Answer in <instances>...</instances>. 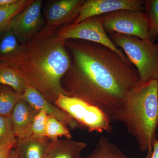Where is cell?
Returning <instances> with one entry per match:
<instances>
[{
	"instance_id": "cell-23",
	"label": "cell",
	"mask_w": 158,
	"mask_h": 158,
	"mask_svg": "<svg viewBox=\"0 0 158 158\" xmlns=\"http://www.w3.org/2000/svg\"><path fill=\"white\" fill-rule=\"evenodd\" d=\"M16 140L10 117L0 116V145L9 142H15Z\"/></svg>"
},
{
	"instance_id": "cell-10",
	"label": "cell",
	"mask_w": 158,
	"mask_h": 158,
	"mask_svg": "<svg viewBox=\"0 0 158 158\" xmlns=\"http://www.w3.org/2000/svg\"><path fill=\"white\" fill-rule=\"evenodd\" d=\"M85 0H57L48 3L44 10L47 26L57 28L76 19Z\"/></svg>"
},
{
	"instance_id": "cell-14",
	"label": "cell",
	"mask_w": 158,
	"mask_h": 158,
	"mask_svg": "<svg viewBox=\"0 0 158 158\" xmlns=\"http://www.w3.org/2000/svg\"><path fill=\"white\" fill-rule=\"evenodd\" d=\"M50 141L47 138L16 139L13 149L19 158H44Z\"/></svg>"
},
{
	"instance_id": "cell-26",
	"label": "cell",
	"mask_w": 158,
	"mask_h": 158,
	"mask_svg": "<svg viewBox=\"0 0 158 158\" xmlns=\"http://www.w3.org/2000/svg\"><path fill=\"white\" fill-rule=\"evenodd\" d=\"M150 158H158V139L155 141L152 147V152Z\"/></svg>"
},
{
	"instance_id": "cell-15",
	"label": "cell",
	"mask_w": 158,
	"mask_h": 158,
	"mask_svg": "<svg viewBox=\"0 0 158 158\" xmlns=\"http://www.w3.org/2000/svg\"><path fill=\"white\" fill-rule=\"evenodd\" d=\"M25 44L15 34L10 24L0 32V62L7 63L18 56Z\"/></svg>"
},
{
	"instance_id": "cell-24",
	"label": "cell",
	"mask_w": 158,
	"mask_h": 158,
	"mask_svg": "<svg viewBox=\"0 0 158 158\" xmlns=\"http://www.w3.org/2000/svg\"><path fill=\"white\" fill-rule=\"evenodd\" d=\"M15 143L9 142L0 145V158H8Z\"/></svg>"
},
{
	"instance_id": "cell-27",
	"label": "cell",
	"mask_w": 158,
	"mask_h": 158,
	"mask_svg": "<svg viewBox=\"0 0 158 158\" xmlns=\"http://www.w3.org/2000/svg\"><path fill=\"white\" fill-rule=\"evenodd\" d=\"M8 158H19L17 153H16L15 151L14 150L13 148L12 149V150H11L10 153L9 154Z\"/></svg>"
},
{
	"instance_id": "cell-3",
	"label": "cell",
	"mask_w": 158,
	"mask_h": 158,
	"mask_svg": "<svg viewBox=\"0 0 158 158\" xmlns=\"http://www.w3.org/2000/svg\"><path fill=\"white\" fill-rule=\"evenodd\" d=\"M123 123L135 139L141 151L152 149L158 127V81L133 88L113 116Z\"/></svg>"
},
{
	"instance_id": "cell-17",
	"label": "cell",
	"mask_w": 158,
	"mask_h": 158,
	"mask_svg": "<svg viewBox=\"0 0 158 158\" xmlns=\"http://www.w3.org/2000/svg\"><path fill=\"white\" fill-rule=\"evenodd\" d=\"M0 85L9 86L16 93L22 95L27 84L15 68L6 63L0 62Z\"/></svg>"
},
{
	"instance_id": "cell-8",
	"label": "cell",
	"mask_w": 158,
	"mask_h": 158,
	"mask_svg": "<svg viewBox=\"0 0 158 158\" xmlns=\"http://www.w3.org/2000/svg\"><path fill=\"white\" fill-rule=\"evenodd\" d=\"M42 4L41 0H31L10 23L15 34L24 44L30 42L45 27Z\"/></svg>"
},
{
	"instance_id": "cell-7",
	"label": "cell",
	"mask_w": 158,
	"mask_h": 158,
	"mask_svg": "<svg viewBox=\"0 0 158 158\" xmlns=\"http://www.w3.org/2000/svg\"><path fill=\"white\" fill-rule=\"evenodd\" d=\"M60 39L80 40L100 44L112 49L124 60H129L122 50L116 47L106 32L100 16L90 18L77 24L71 23L57 29Z\"/></svg>"
},
{
	"instance_id": "cell-20",
	"label": "cell",
	"mask_w": 158,
	"mask_h": 158,
	"mask_svg": "<svg viewBox=\"0 0 158 158\" xmlns=\"http://www.w3.org/2000/svg\"><path fill=\"white\" fill-rule=\"evenodd\" d=\"M31 0H18L11 6L0 9V32L9 26L15 15L27 6Z\"/></svg>"
},
{
	"instance_id": "cell-21",
	"label": "cell",
	"mask_w": 158,
	"mask_h": 158,
	"mask_svg": "<svg viewBox=\"0 0 158 158\" xmlns=\"http://www.w3.org/2000/svg\"><path fill=\"white\" fill-rule=\"evenodd\" d=\"M45 136L50 140H56L59 137L64 136L71 139L72 135L68 128L53 116H48L46 123Z\"/></svg>"
},
{
	"instance_id": "cell-22",
	"label": "cell",
	"mask_w": 158,
	"mask_h": 158,
	"mask_svg": "<svg viewBox=\"0 0 158 158\" xmlns=\"http://www.w3.org/2000/svg\"><path fill=\"white\" fill-rule=\"evenodd\" d=\"M48 116V115L44 111H39L34 118L28 137L40 138H46L45 136V128Z\"/></svg>"
},
{
	"instance_id": "cell-4",
	"label": "cell",
	"mask_w": 158,
	"mask_h": 158,
	"mask_svg": "<svg viewBox=\"0 0 158 158\" xmlns=\"http://www.w3.org/2000/svg\"><path fill=\"white\" fill-rule=\"evenodd\" d=\"M107 33L136 67L141 84L158 81V44L115 32Z\"/></svg>"
},
{
	"instance_id": "cell-25",
	"label": "cell",
	"mask_w": 158,
	"mask_h": 158,
	"mask_svg": "<svg viewBox=\"0 0 158 158\" xmlns=\"http://www.w3.org/2000/svg\"><path fill=\"white\" fill-rule=\"evenodd\" d=\"M18 0H0V9L11 6Z\"/></svg>"
},
{
	"instance_id": "cell-1",
	"label": "cell",
	"mask_w": 158,
	"mask_h": 158,
	"mask_svg": "<svg viewBox=\"0 0 158 158\" xmlns=\"http://www.w3.org/2000/svg\"><path fill=\"white\" fill-rule=\"evenodd\" d=\"M65 45L71 59L62 82L67 96L97 107L112 122L128 94L141 83L136 67L100 44L69 40Z\"/></svg>"
},
{
	"instance_id": "cell-13",
	"label": "cell",
	"mask_w": 158,
	"mask_h": 158,
	"mask_svg": "<svg viewBox=\"0 0 158 158\" xmlns=\"http://www.w3.org/2000/svg\"><path fill=\"white\" fill-rule=\"evenodd\" d=\"M87 145L71 139L50 140L44 158H83L81 153Z\"/></svg>"
},
{
	"instance_id": "cell-12",
	"label": "cell",
	"mask_w": 158,
	"mask_h": 158,
	"mask_svg": "<svg viewBox=\"0 0 158 158\" xmlns=\"http://www.w3.org/2000/svg\"><path fill=\"white\" fill-rule=\"evenodd\" d=\"M38 112L22 98L18 102L10 116L16 139L29 137L31 126Z\"/></svg>"
},
{
	"instance_id": "cell-5",
	"label": "cell",
	"mask_w": 158,
	"mask_h": 158,
	"mask_svg": "<svg viewBox=\"0 0 158 158\" xmlns=\"http://www.w3.org/2000/svg\"><path fill=\"white\" fill-rule=\"evenodd\" d=\"M89 132L111 133L113 131L111 120L97 107L81 99L60 94L55 103Z\"/></svg>"
},
{
	"instance_id": "cell-2",
	"label": "cell",
	"mask_w": 158,
	"mask_h": 158,
	"mask_svg": "<svg viewBox=\"0 0 158 158\" xmlns=\"http://www.w3.org/2000/svg\"><path fill=\"white\" fill-rule=\"evenodd\" d=\"M57 30L46 25L18 56L6 63L54 105L60 94L67 95L62 82L71 64L65 41L58 37Z\"/></svg>"
},
{
	"instance_id": "cell-9",
	"label": "cell",
	"mask_w": 158,
	"mask_h": 158,
	"mask_svg": "<svg viewBox=\"0 0 158 158\" xmlns=\"http://www.w3.org/2000/svg\"><path fill=\"white\" fill-rule=\"evenodd\" d=\"M121 10L144 11V1L87 0L80 8L78 15L72 23H78L90 18Z\"/></svg>"
},
{
	"instance_id": "cell-18",
	"label": "cell",
	"mask_w": 158,
	"mask_h": 158,
	"mask_svg": "<svg viewBox=\"0 0 158 158\" xmlns=\"http://www.w3.org/2000/svg\"><path fill=\"white\" fill-rule=\"evenodd\" d=\"M22 95L9 86L0 85V116L10 117Z\"/></svg>"
},
{
	"instance_id": "cell-19",
	"label": "cell",
	"mask_w": 158,
	"mask_h": 158,
	"mask_svg": "<svg viewBox=\"0 0 158 158\" xmlns=\"http://www.w3.org/2000/svg\"><path fill=\"white\" fill-rule=\"evenodd\" d=\"M144 6L149 21V39L155 43L158 37V0L144 1Z\"/></svg>"
},
{
	"instance_id": "cell-6",
	"label": "cell",
	"mask_w": 158,
	"mask_h": 158,
	"mask_svg": "<svg viewBox=\"0 0 158 158\" xmlns=\"http://www.w3.org/2000/svg\"><path fill=\"white\" fill-rule=\"evenodd\" d=\"M106 33L115 32L149 39V21L144 11L118 10L100 15Z\"/></svg>"
},
{
	"instance_id": "cell-11",
	"label": "cell",
	"mask_w": 158,
	"mask_h": 158,
	"mask_svg": "<svg viewBox=\"0 0 158 158\" xmlns=\"http://www.w3.org/2000/svg\"><path fill=\"white\" fill-rule=\"evenodd\" d=\"M22 98L37 111H44L48 116L55 117L67 127L72 129L83 128L78 123L60 108L47 100L38 90L30 85H26Z\"/></svg>"
},
{
	"instance_id": "cell-16",
	"label": "cell",
	"mask_w": 158,
	"mask_h": 158,
	"mask_svg": "<svg viewBox=\"0 0 158 158\" xmlns=\"http://www.w3.org/2000/svg\"><path fill=\"white\" fill-rule=\"evenodd\" d=\"M152 149H149L145 158H150ZM83 158H128L118 147L106 137L99 139L95 149L86 157Z\"/></svg>"
}]
</instances>
